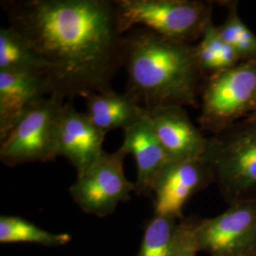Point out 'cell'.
Wrapping results in <instances>:
<instances>
[{
  "label": "cell",
  "mask_w": 256,
  "mask_h": 256,
  "mask_svg": "<svg viewBox=\"0 0 256 256\" xmlns=\"http://www.w3.org/2000/svg\"><path fill=\"white\" fill-rule=\"evenodd\" d=\"M1 7L48 64L52 95L72 100L113 92L126 36L114 0H4Z\"/></svg>",
  "instance_id": "6da1fadb"
},
{
  "label": "cell",
  "mask_w": 256,
  "mask_h": 256,
  "mask_svg": "<svg viewBox=\"0 0 256 256\" xmlns=\"http://www.w3.org/2000/svg\"><path fill=\"white\" fill-rule=\"evenodd\" d=\"M126 92L146 108L164 106L198 108L206 75L196 62L194 45L178 43L137 27L124 36Z\"/></svg>",
  "instance_id": "7a4b0ae2"
},
{
  "label": "cell",
  "mask_w": 256,
  "mask_h": 256,
  "mask_svg": "<svg viewBox=\"0 0 256 256\" xmlns=\"http://www.w3.org/2000/svg\"><path fill=\"white\" fill-rule=\"evenodd\" d=\"M202 158L230 205L256 200V117L208 138Z\"/></svg>",
  "instance_id": "3957f363"
},
{
  "label": "cell",
  "mask_w": 256,
  "mask_h": 256,
  "mask_svg": "<svg viewBox=\"0 0 256 256\" xmlns=\"http://www.w3.org/2000/svg\"><path fill=\"white\" fill-rule=\"evenodd\" d=\"M118 26L126 34L146 28L165 39L194 45L212 18V2L198 0H114Z\"/></svg>",
  "instance_id": "277c9868"
},
{
  "label": "cell",
  "mask_w": 256,
  "mask_h": 256,
  "mask_svg": "<svg viewBox=\"0 0 256 256\" xmlns=\"http://www.w3.org/2000/svg\"><path fill=\"white\" fill-rule=\"evenodd\" d=\"M200 106V128L212 135L250 117L256 111V61L208 75Z\"/></svg>",
  "instance_id": "5b68a950"
},
{
  "label": "cell",
  "mask_w": 256,
  "mask_h": 256,
  "mask_svg": "<svg viewBox=\"0 0 256 256\" xmlns=\"http://www.w3.org/2000/svg\"><path fill=\"white\" fill-rule=\"evenodd\" d=\"M64 104L50 95L25 113L9 134L0 140V160L10 167L30 162H54L57 156V126Z\"/></svg>",
  "instance_id": "8992f818"
},
{
  "label": "cell",
  "mask_w": 256,
  "mask_h": 256,
  "mask_svg": "<svg viewBox=\"0 0 256 256\" xmlns=\"http://www.w3.org/2000/svg\"><path fill=\"white\" fill-rule=\"evenodd\" d=\"M128 155L122 147L113 153L104 151L77 174L70 194L84 212L106 218L116 210L120 203L130 200L131 192H135V183L124 174V162Z\"/></svg>",
  "instance_id": "52a82bcc"
},
{
  "label": "cell",
  "mask_w": 256,
  "mask_h": 256,
  "mask_svg": "<svg viewBox=\"0 0 256 256\" xmlns=\"http://www.w3.org/2000/svg\"><path fill=\"white\" fill-rule=\"evenodd\" d=\"M198 252L210 256H254L256 254V200L230 205L212 218L196 226Z\"/></svg>",
  "instance_id": "ba28073f"
},
{
  "label": "cell",
  "mask_w": 256,
  "mask_h": 256,
  "mask_svg": "<svg viewBox=\"0 0 256 256\" xmlns=\"http://www.w3.org/2000/svg\"><path fill=\"white\" fill-rule=\"evenodd\" d=\"M212 183V174L202 158L169 162L153 186L156 214L182 220L184 204Z\"/></svg>",
  "instance_id": "9c48e42d"
},
{
  "label": "cell",
  "mask_w": 256,
  "mask_h": 256,
  "mask_svg": "<svg viewBox=\"0 0 256 256\" xmlns=\"http://www.w3.org/2000/svg\"><path fill=\"white\" fill-rule=\"evenodd\" d=\"M148 120L154 133L172 162L202 158L208 138L196 128L185 108L158 106L148 111Z\"/></svg>",
  "instance_id": "30bf717a"
},
{
  "label": "cell",
  "mask_w": 256,
  "mask_h": 256,
  "mask_svg": "<svg viewBox=\"0 0 256 256\" xmlns=\"http://www.w3.org/2000/svg\"><path fill=\"white\" fill-rule=\"evenodd\" d=\"M106 135L86 115L77 111L70 102H64L57 126V156H64L81 174L104 152Z\"/></svg>",
  "instance_id": "8fae6325"
},
{
  "label": "cell",
  "mask_w": 256,
  "mask_h": 256,
  "mask_svg": "<svg viewBox=\"0 0 256 256\" xmlns=\"http://www.w3.org/2000/svg\"><path fill=\"white\" fill-rule=\"evenodd\" d=\"M52 94V84L44 75L0 72V140L28 110Z\"/></svg>",
  "instance_id": "7c38bea8"
},
{
  "label": "cell",
  "mask_w": 256,
  "mask_h": 256,
  "mask_svg": "<svg viewBox=\"0 0 256 256\" xmlns=\"http://www.w3.org/2000/svg\"><path fill=\"white\" fill-rule=\"evenodd\" d=\"M124 132L120 147L128 154H133L137 165L135 192L150 196L156 178L171 160L156 136L148 116Z\"/></svg>",
  "instance_id": "4fadbf2b"
},
{
  "label": "cell",
  "mask_w": 256,
  "mask_h": 256,
  "mask_svg": "<svg viewBox=\"0 0 256 256\" xmlns=\"http://www.w3.org/2000/svg\"><path fill=\"white\" fill-rule=\"evenodd\" d=\"M86 100V115L104 135L115 129L124 131L148 116V110L128 92L92 93Z\"/></svg>",
  "instance_id": "5bb4252c"
},
{
  "label": "cell",
  "mask_w": 256,
  "mask_h": 256,
  "mask_svg": "<svg viewBox=\"0 0 256 256\" xmlns=\"http://www.w3.org/2000/svg\"><path fill=\"white\" fill-rule=\"evenodd\" d=\"M40 74L48 78V68L36 48L14 28H0V72Z\"/></svg>",
  "instance_id": "9a60e30c"
},
{
  "label": "cell",
  "mask_w": 256,
  "mask_h": 256,
  "mask_svg": "<svg viewBox=\"0 0 256 256\" xmlns=\"http://www.w3.org/2000/svg\"><path fill=\"white\" fill-rule=\"evenodd\" d=\"M194 54L198 66L206 76L227 70L241 63L238 54L220 36L212 19L206 25L198 43L194 44Z\"/></svg>",
  "instance_id": "2e32d148"
},
{
  "label": "cell",
  "mask_w": 256,
  "mask_h": 256,
  "mask_svg": "<svg viewBox=\"0 0 256 256\" xmlns=\"http://www.w3.org/2000/svg\"><path fill=\"white\" fill-rule=\"evenodd\" d=\"M72 241L68 234H55L14 216H0V243H32L48 248L64 246Z\"/></svg>",
  "instance_id": "e0dca14e"
},
{
  "label": "cell",
  "mask_w": 256,
  "mask_h": 256,
  "mask_svg": "<svg viewBox=\"0 0 256 256\" xmlns=\"http://www.w3.org/2000/svg\"><path fill=\"white\" fill-rule=\"evenodd\" d=\"M223 3L228 9V16L218 26L220 36L238 54L241 62L256 61V34L239 16L238 1Z\"/></svg>",
  "instance_id": "ac0fdd59"
},
{
  "label": "cell",
  "mask_w": 256,
  "mask_h": 256,
  "mask_svg": "<svg viewBox=\"0 0 256 256\" xmlns=\"http://www.w3.org/2000/svg\"><path fill=\"white\" fill-rule=\"evenodd\" d=\"M180 220L171 216L156 214L144 227L137 256H171Z\"/></svg>",
  "instance_id": "d6986e66"
},
{
  "label": "cell",
  "mask_w": 256,
  "mask_h": 256,
  "mask_svg": "<svg viewBox=\"0 0 256 256\" xmlns=\"http://www.w3.org/2000/svg\"><path fill=\"white\" fill-rule=\"evenodd\" d=\"M198 218L188 216L180 220L174 250L171 256H196L198 252L196 240V226Z\"/></svg>",
  "instance_id": "ffe728a7"
},
{
  "label": "cell",
  "mask_w": 256,
  "mask_h": 256,
  "mask_svg": "<svg viewBox=\"0 0 256 256\" xmlns=\"http://www.w3.org/2000/svg\"><path fill=\"white\" fill-rule=\"evenodd\" d=\"M250 117H256V111L254 113V114H252V116H250Z\"/></svg>",
  "instance_id": "44dd1931"
},
{
  "label": "cell",
  "mask_w": 256,
  "mask_h": 256,
  "mask_svg": "<svg viewBox=\"0 0 256 256\" xmlns=\"http://www.w3.org/2000/svg\"><path fill=\"white\" fill-rule=\"evenodd\" d=\"M254 256H256V254H254Z\"/></svg>",
  "instance_id": "7402d4cb"
}]
</instances>
